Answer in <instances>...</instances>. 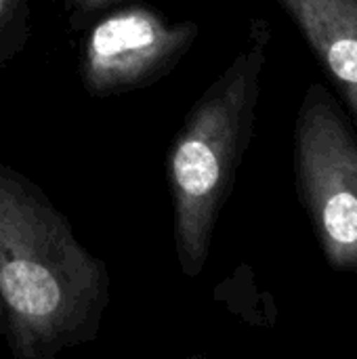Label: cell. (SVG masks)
Instances as JSON below:
<instances>
[{"label": "cell", "instance_id": "3", "mask_svg": "<svg viewBox=\"0 0 357 359\" xmlns=\"http://www.w3.org/2000/svg\"><path fill=\"white\" fill-rule=\"evenodd\" d=\"M295 179L326 263L357 273V135L322 82L297 111Z\"/></svg>", "mask_w": 357, "mask_h": 359}, {"label": "cell", "instance_id": "8", "mask_svg": "<svg viewBox=\"0 0 357 359\" xmlns=\"http://www.w3.org/2000/svg\"><path fill=\"white\" fill-rule=\"evenodd\" d=\"M4 334V322H2V311H0V337Z\"/></svg>", "mask_w": 357, "mask_h": 359}, {"label": "cell", "instance_id": "4", "mask_svg": "<svg viewBox=\"0 0 357 359\" xmlns=\"http://www.w3.org/2000/svg\"><path fill=\"white\" fill-rule=\"evenodd\" d=\"M78 74L90 97H116L166 78L196 44V21H173L143 0L116 4L82 29Z\"/></svg>", "mask_w": 357, "mask_h": 359}, {"label": "cell", "instance_id": "7", "mask_svg": "<svg viewBox=\"0 0 357 359\" xmlns=\"http://www.w3.org/2000/svg\"><path fill=\"white\" fill-rule=\"evenodd\" d=\"M126 0H61L67 25L76 32H80L90 19H95L99 13L122 4Z\"/></svg>", "mask_w": 357, "mask_h": 359}, {"label": "cell", "instance_id": "6", "mask_svg": "<svg viewBox=\"0 0 357 359\" xmlns=\"http://www.w3.org/2000/svg\"><path fill=\"white\" fill-rule=\"evenodd\" d=\"M32 36V0H0V67L23 53Z\"/></svg>", "mask_w": 357, "mask_h": 359}, {"label": "cell", "instance_id": "1", "mask_svg": "<svg viewBox=\"0 0 357 359\" xmlns=\"http://www.w3.org/2000/svg\"><path fill=\"white\" fill-rule=\"evenodd\" d=\"M112 278L69 219L23 172L0 162V311L17 359H53L95 343Z\"/></svg>", "mask_w": 357, "mask_h": 359}, {"label": "cell", "instance_id": "2", "mask_svg": "<svg viewBox=\"0 0 357 359\" xmlns=\"http://www.w3.org/2000/svg\"><path fill=\"white\" fill-rule=\"evenodd\" d=\"M271 25L252 17L242 46L185 116L166 154L173 236L185 278H198L210 255L219 217L250 145L271 46Z\"/></svg>", "mask_w": 357, "mask_h": 359}, {"label": "cell", "instance_id": "5", "mask_svg": "<svg viewBox=\"0 0 357 359\" xmlns=\"http://www.w3.org/2000/svg\"><path fill=\"white\" fill-rule=\"evenodd\" d=\"M332 80L357 128V0H278Z\"/></svg>", "mask_w": 357, "mask_h": 359}]
</instances>
